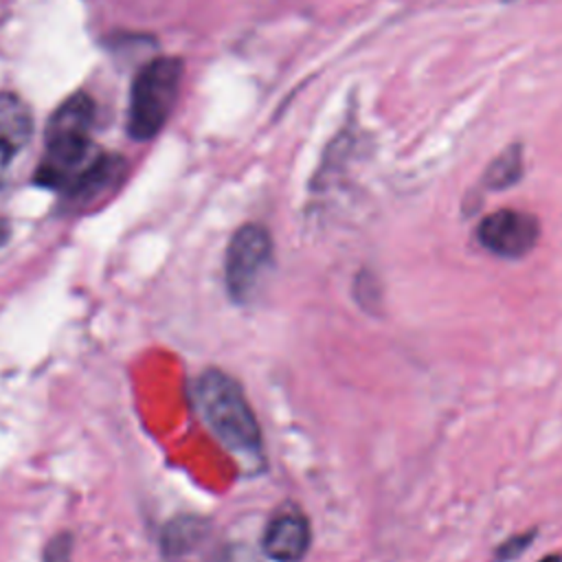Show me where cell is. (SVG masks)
<instances>
[{
    "instance_id": "cell-1",
    "label": "cell",
    "mask_w": 562,
    "mask_h": 562,
    "mask_svg": "<svg viewBox=\"0 0 562 562\" xmlns=\"http://www.w3.org/2000/svg\"><path fill=\"white\" fill-rule=\"evenodd\" d=\"M97 103L86 90L66 97L50 114L44 132V151L35 167L33 182L59 195L99 156L92 143Z\"/></svg>"
},
{
    "instance_id": "cell-2",
    "label": "cell",
    "mask_w": 562,
    "mask_h": 562,
    "mask_svg": "<svg viewBox=\"0 0 562 562\" xmlns=\"http://www.w3.org/2000/svg\"><path fill=\"white\" fill-rule=\"evenodd\" d=\"M195 404L217 441L246 465H263L259 422L241 384L222 369H206L195 380Z\"/></svg>"
},
{
    "instance_id": "cell-3",
    "label": "cell",
    "mask_w": 562,
    "mask_h": 562,
    "mask_svg": "<svg viewBox=\"0 0 562 562\" xmlns=\"http://www.w3.org/2000/svg\"><path fill=\"white\" fill-rule=\"evenodd\" d=\"M184 64L180 57L160 55L140 66L130 88L127 134L134 140H151L173 112Z\"/></svg>"
},
{
    "instance_id": "cell-4",
    "label": "cell",
    "mask_w": 562,
    "mask_h": 562,
    "mask_svg": "<svg viewBox=\"0 0 562 562\" xmlns=\"http://www.w3.org/2000/svg\"><path fill=\"white\" fill-rule=\"evenodd\" d=\"M272 263V237L261 224L239 226L224 257V283L233 303L246 305L255 299L268 268Z\"/></svg>"
},
{
    "instance_id": "cell-5",
    "label": "cell",
    "mask_w": 562,
    "mask_h": 562,
    "mask_svg": "<svg viewBox=\"0 0 562 562\" xmlns=\"http://www.w3.org/2000/svg\"><path fill=\"white\" fill-rule=\"evenodd\" d=\"M540 237L536 215L516 209H501L485 215L476 226L479 244L503 259H520L529 255Z\"/></svg>"
},
{
    "instance_id": "cell-6",
    "label": "cell",
    "mask_w": 562,
    "mask_h": 562,
    "mask_svg": "<svg viewBox=\"0 0 562 562\" xmlns=\"http://www.w3.org/2000/svg\"><path fill=\"white\" fill-rule=\"evenodd\" d=\"M33 138V112L29 103L13 90H0V195L9 184V176L18 156Z\"/></svg>"
},
{
    "instance_id": "cell-7",
    "label": "cell",
    "mask_w": 562,
    "mask_h": 562,
    "mask_svg": "<svg viewBox=\"0 0 562 562\" xmlns=\"http://www.w3.org/2000/svg\"><path fill=\"white\" fill-rule=\"evenodd\" d=\"M127 162L121 154L99 151V156L88 165L86 171L61 193L64 204L70 211L88 209L90 204L103 200L108 193H114L123 182Z\"/></svg>"
},
{
    "instance_id": "cell-8",
    "label": "cell",
    "mask_w": 562,
    "mask_h": 562,
    "mask_svg": "<svg viewBox=\"0 0 562 562\" xmlns=\"http://www.w3.org/2000/svg\"><path fill=\"white\" fill-rule=\"evenodd\" d=\"M312 544V529L307 516L288 505L277 512L261 538L263 553L274 562H299L305 558Z\"/></svg>"
},
{
    "instance_id": "cell-9",
    "label": "cell",
    "mask_w": 562,
    "mask_h": 562,
    "mask_svg": "<svg viewBox=\"0 0 562 562\" xmlns=\"http://www.w3.org/2000/svg\"><path fill=\"white\" fill-rule=\"evenodd\" d=\"M211 525L198 516H178L169 520L160 536L162 558L167 562H191L209 542Z\"/></svg>"
},
{
    "instance_id": "cell-10",
    "label": "cell",
    "mask_w": 562,
    "mask_h": 562,
    "mask_svg": "<svg viewBox=\"0 0 562 562\" xmlns=\"http://www.w3.org/2000/svg\"><path fill=\"white\" fill-rule=\"evenodd\" d=\"M522 178V147L518 143L503 149L485 169L483 184L492 191H503L514 187Z\"/></svg>"
},
{
    "instance_id": "cell-11",
    "label": "cell",
    "mask_w": 562,
    "mask_h": 562,
    "mask_svg": "<svg viewBox=\"0 0 562 562\" xmlns=\"http://www.w3.org/2000/svg\"><path fill=\"white\" fill-rule=\"evenodd\" d=\"M380 283L373 274H369L367 270H362L356 281H353V299L356 303L362 307V310H369V312H378V307L382 305L380 303Z\"/></svg>"
},
{
    "instance_id": "cell-12",
    "label": "cell",
    "mask_w": 562,
    "mask_h": 562,
    "mask_svg": "<svg viewBox=\"0 0 562 562\" xmlns=\"http://www.w3.org/2000/svg\"><path fill=\"white\" fill-rule=\"evenodd\" d=\"M536 536H538V529H527V531L509 536L494 549V562H512V560L520 558L531 547Z\"/></svg>"
},
{
    "instance_id": "cell-13",
    "label": "cell",
    "mask_w": 562,
    "mask_h": 562,
    "mask_svg": "<svg viewBox=\"0 0 562 562\" xmlns=\"http://www.w3.org/2000/svg\"><path fill=\"white\" fill-rule=\"evenodd\" d=\"M42 562H72V533L61 531L53 536L44 549Z\"/></svg>"
},
{
    "instance_id": "cell-14",
    "label": "cell",
    "mask_w": 562,
    "mask_h": 562,
    "mask_svg": "<svg viewBox=\"0 0 562 562\" xmlns=\"http://www.w3.org/2000/svg\"><path fill=\"white\" fill-rule=\"evenodd\" d=\"M215 562H246V558L241 553H233V551H224Z\"/></svg>"
},
{
    "instance_id": "cell-15",
    "label": "cell",
    "mask_w": 562,
    "mask_h": 562,
    "mask_svg": "<svg viewBox=\"0 0 562 562\" xmlns=\"http://www.w3.org/2000/svg\"><path fill=\"white\" fill-rule=\"evenodd\" d=\"M9 235H11V226H9V222H7V220H2V217H0V246H4V244H7Z\"/></svg>"
},
{
    "instance_id": "cell-16",
    "label": "cell",
    "mask_w": 562,
    "mask_h": 562,
    "mask_svg": "<svg viewBox=\"0 0 562 562\" xmlns=\"http://www.w3.org/2000/svg\"><path fill=\"white\" fill-rule=\"evenodd\" d=\"M538 562H562V555H560V553H547V555L540 558Z\"/></svg>"
}]
</instances>
